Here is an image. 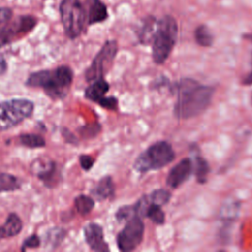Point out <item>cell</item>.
<instances>
[{
	"instance_id": "6da1fadb",
	"label": "cell",
	"mask_w": 252,
	"mask_h": 252,
	"mask_svg": "<svg viewBox=\"0 0 252 252\" xmlns=\"http://www.w3.org/2000/svg\"><path fill=\"white\" fill-rule=\"evenodd\" d=\"M172 91L176 94L174 116L178 119H189L200 115L209 107L215 88L191 78H182L175 82Z\"/></svg>"
},
{
	"instance_id": "7a4b0ae2",
	"label": "cell",
	"mask_w": 252,
	"mask_h": 252,
	"mask_svg": "<svg viewBox=\"0 0 252 252\" xmlns=\"http://www.w3.org/2000/svg\"><path fill=\"white\" fill-rule=\"evenodd\" d=\"M74 74L69 66L62 65L54 70H41L32 73L26 85L32 88H41L46 95L52 99H61L66 96L72 85Z\"/></svg>"
},
{
	"instance_id": "3957f363",
	"label": "cell",
	"mask_w": 252,
	"mask_h": 252,
	"mask_svg": "<svg viewBox=\"0 0 252 252\" xmlns=\"http://www.w3.org/2000/svg\"><path fill=\"white\" fill-rule=\"evenodd\" d=\"M178 26L170 15H164L158 23L152 40V57L156 64H163L169 57L177 40Z\"/></svg>"
},
{
	"instance_id": "277c9868",
	"label": "cell",
	"mask_w": 252,
	"mask_h": 252,
	"mask_svg": "<svg viewBox=\"0 0 252 252\" xmlns=\"http://www.w3.org/2000/svg\"><path fill=\"white\" fill-rule=\"evenodd\" d=\"M175 158L172 146L166 141H158L142 152L135 159L134 168L140 173L160 169Z\"/></svg>"
},
{
	"instance_id": "5b68a950",
	"label": "cell",
	"mask_w": 252,
	"mask_h": 252,
	"mask_svg": "<svg viewBox=\"0 0 252 252\" xmlns=\"http://www.w3.org/2000/svg\"><path fill=\"white\" fill-rule=\"evenodd\" d=\"M59 14L65 34L75 39L81 35L87 25V11L80 0H61Z\"/></svg>"
},
{
	"instance_id": "8992f818",
	"label": "cell",
	"mask_w": 252,
	"mask_h": 252,
	"mask_svg": "<svg viewBox=\"0 0 252 252\" xmlns=\"http://www.w3.org/2000/svg\"><path fill=\"white\" fill-rule=\"evenodd\" d=\"M33 108V102L27 98H12L0 102V130L20 124L32 114Z\"/></svg>"
},
{
	"instance_id": "52a82bcc",
	"label": "cell",
	"mask_w": 252,
	"mask_h": 252,
	"mask_svg": "<svg viewBox=\"0 0 252 252\" xmlns=\"http://www.w3.org/2000/svg\"><path fill=\"white\" fill-rule=\"evenodd\" d=\"M118 51V44L116 40H106L99 51L93 59L92 64L86 70L85 78L88 82H93L96 79L103 78L110 70L113 61Z\"/></svg>"
},
{
	"instance_id": "ba28073f",
	"label": "cell",
	"mask_w": 252,
	"mask_h": 252,
	"mask_svg": "<svg viewBox=\"0 0 252 252\" xmlns=\"http://www.w3.org/2000/svg\"><path fill=\"white\" fill-rule=\"evenodd\" d=\"M37 24V18L32 15H20L10 19L0 26V48L25 36Z\"/></svg>"
},
{
	"instance_id": "9c48e42d",
	"label": "cell",
	"mask_w": 252,
	"mask_h": 252,
	"mask_svg": "<svg viewBox=\"0 0 252 252\" xmlns=\"http://www.w3.org/2000/svg\"><path fill=\"white\" fill-rule=\"evenodd\" d=\"M145 224L142 218L133 215L126 220L124 227L119 231L116 237L117 247L120 251L130 252L135 250L143 241Z\"/></svg>"
},
{
	"instance_id": "30bf717a",
	"label": "cell",
	"mask_w": 252,
	"mask_h": 252,
	"mask_svg": "<svg viewBox=\"0 0 252 252\" xmlns=\"http://www.w3.org/2000/svg\"><path fill=\"white\" fill-rule=\"evenodd\" d=\"M31 167L32 172L43 182L46 187H54L60 182V171L55 161L48 158H37L32 162Z\"/></svg>"
},
{
	"instance_id": "8fae6325",
	"label": "cell",
	"mask_w": 252,
	"mask_h": 252,
	"mask_svg": "<svg viewBox=\"0 0 252 252\" xmlns=\"http://www.w3.org/2000/svg\"><path fill=\"white\" fill-rule=\"evenodd\" d=\"M193 173V161L189 158H182L170 168L166 176V185L171 189L181 186Z\"/></svg>"
},
{
	"instance_id": "7c38bea8",
	"label": "cell",
	"mask_w": 252,
	"mask_h": 252,
	"mask_svg": "<svg viewBox=\"0 0 252 252\" xmlns=\"http://www.w3.org/2000/svg\"><path fill=\"white\" fill-rule=\"evenodd\" d=\"M85 240L90 248L96 252H107L109 247L104 240L103 229L101 225L95 222H90L84 227Z\"/></svg>"
},
{
	"instance_id": "4fadbf2b",
	"label": "cell",
	"mask_w": 252,
	"mask_h": 252,
	"mask_svg": "<svg viewBox=\"0 0 252 252\" xmlns=\"http://www.w3.org/2000/svg\"><path fill=\"white\" fill-rule=\"evenodd\" d=\"M108 18L106 5L101 0H91L87 12V25L102 23Z\"/></svg>"
},
{
	"instance_id": "5bb4252c",
	"label": "cell",
	"mask_w": 252,
	"mask_h": 252,
	"mask_svg": "<svg viewBox=\"0 0 252 252\" xmlns=\"http://www.w3.org/2000/svg\"><path fill=\"white\" fill-rule=\"evenodd\" d=\"M92 194L99 201L112 199L115 194V187L112 177L106 175L100 178L95 186L93 188Z\"/></svg>"
},
{
	"instance_id": "9a60e30c",
	"label": "cell",
	"mask_w": 252,
	"mask_h": 252,
	"mask_svg": "<svg viewBox=\"0 0 252 252\" xmlns=\"http://www.w3.org/2000/svg\"><path fill=\"white\" fill-rule=\"evenodd\" d=\"M157 23H158L157 19L152 15H149L143 19L142 25L139 28L137 32V36L140 43L145 45L152 43L155 31L157 28Z\"/></svg>"
},
{
	"instance_id": "2e32d148",
	"label": "cell",
	"mask_w": 252,
	"mask_h": 252,
	"mask_svg": "<svg viewBox=\"0 0 252 252\" xmlns=\"http://www.w3.org/2000/svg\"><path fill=\"white\" fill-rule=\"evenodd\" d=\"M109 91V84L103 79H96L92 82V84L85 91V97L97 102L100 98L105 96Z\"/></svg>"
},
{
	"instance_id": "e0dca14e",
	"label": "cell",
	"mask_w": 252,
	"mask_h": 252,
	"mask_svg": "<svg viewBox=\"0 0 252 252\" xmlns=\"http://www.w3.org/2000/svg\"><path fill=\"white\" fill-rule=\"evenodd\" d=\"M1 227L4 237H13L21 232L23 228V221L16 213H11Z\"/></svg>"
},
{
	"instance_id": "ac0fdd59",
	"label": "cell",
	"mask_w": 252,
	"mask_h": 252,
	"mask_svg": "<svg viewBox=\"0 0 252 252\" xmlns=\"http://www.w3.org/2000/svg\"><path fill=\"white\" fill-rule=\"evenodd\" d=\"M193 172L195 174L196 180L200 184H204L208 180V175L210 172V165L208 161L201 156H196L193 161Z\"/></svg>"
},
{
	"instance_id": "d6986e66",
	"label": "cell",
	"mask_w": 252,
	"mask_h": 252,
	"mask_svg": "<svg viewBox=\"0 0 252 252\" xmlns=\"http://www.w3.org/2000/svg\"><path fill=\"white\" fill-rule=\"evenodd\" d=\"M195 41L203 47H210L214 42V35L206 25H199L194 31Z\"/></svg>"
},
{
	"instance_id": "ffe728a7",
	"label": "cell",
	"mask_w": 252,
	"mask_h": 252,
	"mask_svg": "<svg viewBox=\"0 0 252 252\" xmlns=\"http://www.w3.org/2000/svg\"><path fill=\"white\" fill-rule=\"evenodd\" d=\"M21 181L20 179L10 173L0 172V193L12 192L20 189Z\"/></svg>"
},
{
	"instance_id": "44dd1931",
	"label": "cell",
	"mask_w": 252,
	"mask_h": 252,
	"mask_svg": "<svg viewBox=\"0 0 252 252\" xmlns=\"http://www.w3.org/2000/svg\"><path fill=\"white\" fill-rule=\"evenodd\" d=\"M74 204L77 212L82 216L90 214L94 208V200L92 197L84 194L77 196L75 198Z\"/></svg>"
},
{
	"instance_id": "7402d4cb",
	"label": "cell",
	"mask_w": 252,
	"mask_h": 252,
	"mask_svg": "<svg viewBox=\"0 0 252 252\" xmlns=\"http://www.w3.org/2000/svg\"><path fill=\"white\" fill-rule=\"evenodd\" d=\"M20 143L31 149H36V148H43L46 145V142L44 138L38 134H31V133H25L20 135L19 137Z\"/></svg>"
},
{
	"instance_id": "603a6c76",
	"label": "cell",
	"mask_w": 252,
	"mask_h": 252,
	"mask_svg": "<svg viewBox=\"0 0 252 252\" xmlns=\"http://www.w3.org/2000/svg\"><path fill=\"white\" fill-rule=\"evenodd\" d=\"M145 218L150 219L156 224H163L164 220H165V215L161 209V206L151 203L150 201H149V205L146 209Z\"/></svg>"
},
{
	"instance_id": "cb8c5ba5",
	"label": "cell",
	"mask_w": 252,
	"mask_h": 252,
	"mask_svg": "<svg viewBox=\"0 0 252 252\" xmlns=\"http://www.w3.org/2000/svg\"><path fill=\"white\" fill-rule=\"evenodd\" d=\"M147 196L151 203H154V204H157L159 206H163L169 202L171 194L169 193V191H167L165 189H157V190L153 191L150 195H147Z\"/></svg>"
},
{
	"instance_id": "d4e9b609",
	"label": "cell",
	"mask_w": 252,
	"mask_h": 252,
	"mask_svg": "<svg viewBox=\"0 0 252 252\" xmlns=\"http://www.w3.org/2000/svg\"><path fill=\"white\" fill-rule=\"evenodd\" d=\"M65 233L66 232L60 227L52 228L47 232V237L45 238V241H48V243H51V245L53 246L58 245L64 239Z\"/></svg>"
},
{
	"instance_id": "484cf974",
	"label": "cell",
	"mask_w": 252,
	"mask_h": 252,
	"mask_svg": "<svg viewBox=\"0 0 252 252\" xmlns=\"http://www.w3.org/2000/svg\"><path fill=\"white\" fill-rule=\"evenodd\" d=\"M133 215H135L134 213V209L133 206H123L120 207L116 213H115V218L119 222L122 221H126L128 219H130Z\"/></svg>"
},
{
	"instance_id": "4316f807",
	"label": "cell",
	"mask_w": 252,
	"mask_h": 252,
	"mask_svg": "<svg viewBox=\"0 0 252 252\" xmlns=\"http://www.w3.org/2000/svg\"><path fill=\"white\" fill-rule=\"evenodd\" d=\"M96 103L105 109L113 111L116 110L118 107V100L114 96H103Z\"/></svg>"
},
{
	"instance_id": "83f0119b",
	"label": "cell",
	"mask_w": 252,
	"mask_h": 252,
	"mask_svg": "<svg viewBox=\"0 0 252 252\" xmlns=\"http://www.w3.org/2000/svg\"><path fill=\"white\" fill-rule=\"evenodd\" d=\"M40 245V239L36 234H32L27 237L23 242L22 250L25 251L27 248H37Z\"/></svg>"
},
{
	"instance_id": "f1b7e54d",
	"label": "cell",
	"mask_w": 252,
	"mask_h": 252,
	"mask_svg": "<svg viewBox=\"0 0 252 252\" xmlns=\"http://www.w3.org/2000/svg\"><path fill=\"white\" fill-rule=\"evenodd\" d=\"M79 161H80L81 167L84 170L88 171V170H90L94 166V163L95 159L93 157L89 156V155H81L79 157Z\"/></svg>"
},
{
	"instance_id": "f546056e",
	"label": "cell",
	"mask_w": 252,
	"mask_h": 252,
	"mask_svg": "<svg viewBox=\"0 0 252 252\" xmlns=\"http://www.w3.org/2000/svg\"><path fill=\"white\" fill-rule=\"evenodd\" d=\"M13 18V10L9 7H0V26Z\"/></svg>"
},
{
	"instance_id": "4dcf8cb0",
	"label": "cell",
	"mask_w": 252,
	"mask_h": 252,
	"mask_svg": "<svg viewBox=\"0 0 252 252\" xmlns=\"http://www.w3.org/2000/svg\"><path fill=\"white\" fill-rule=\"evenodd\" d=\"M62 136L64 137V139L67 143H71L74 145L78 144V139L76 138V136L74 134H72L67 128L62 129Z\"/></svg>"
},
{
	"instance_id": "1f68e13d",
	"label": "cell",
	"mask_w": 252,
	"mask_h": 252,
	"mask_svg": "<svg viewBox=\"0 0 252 252\" xmlns=\"http://www.w3.org/2000/svg\"><path fill=\"white\" fill-rule=\"evenodd\" d=\"M7 69H8V64L6 59L3 56H0V75L5 74Z\"/></svg>"
},
{
	"instance_id": "d6a6232c",
	"label": "cell",
	"mask_w": 252,
	"mask_h": 252,
	"mask_svg": "<svg viewBox=\"0 0 252 252\" xmlns=\"http://www.w3.org/2000/svg\"><path fill=\"white\" fill-rule=\"evenodd\" d=\"M242 84L243 85H252V69H251V72L249 74H247L243 80H242Z\"/></svg>"
},
{
	"instance_id": "836d02e7",
	"label": "cell",
	"mask_w": 252,
	"mask_h": 252,
	"mask_svg": "<svg viewBox=\"0 0 252 252\" xmlns=\"http://www.w3.org/2000/svg\"><path fill=\"white\" fill-rule=\"evenodd\" d=\"M4 238V235H3V231H2V227L0 226V239Z\"/></svg>"
},
{
	"instance_id": "e575fe53",
	"label": "cell",
	"mask_w": 252,
	"mask_h": 252,
	"mask_svg": "<svg viewBox=\"0 0 252 252\" xmlns=\"http://www.w3.org/2000/svg\"><path fill=\"white\" fill-rule=\"evenodd\" d=\"M251 100H252V96H251Z\"/></svg>"
}]
</instances>
